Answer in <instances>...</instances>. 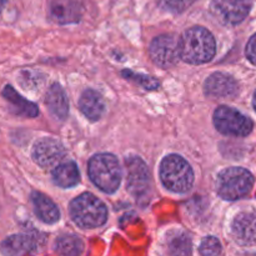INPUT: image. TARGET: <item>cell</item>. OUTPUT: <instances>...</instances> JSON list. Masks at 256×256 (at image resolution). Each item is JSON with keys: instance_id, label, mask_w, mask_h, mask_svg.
Returning <instances> with one entry per match:
<instances>
[{"instance_id": "6da1fadb", "label": "cell", "mask_w": 256, "mask_h": 256, "mask_svg": "<svg viewBox=\"0 0 256 256\" xmlns=\"http://www.w3.org/2000/svg\"><path fill=\"white\" fill-rule=\"evenodd\" d=\"M215 49L214 36L204 28H192L179 40L180 58L190 64L210 62L215 55Z\"/></svg>"}, {"instance_id": "7a4b0ae2", "label": "cell", "mask_w": 256, "mask_h": 256, "mask_svg": "<svg viewBox=\"0 0 256 256\" xmlns=\"http://www.w3.org/2000/svg\"><path fill=\"white\" fill-rule=\"evenodd\" d=\"M88 172L92 182L105 192H114L122 182V169L112 154H96L89 160Z\"/></svg>"}, {"instance_id": "3957f363", "label": "cell", "mask_w": 256, "mask_h": 256, "mask_svg": "<svg viewBox=\"0 0 256 256\" xmlns=\"http://www.w3.org/2000/svg\"><path fill=\"white\" fill-rule=\"evenodd\" d=\"M160 178L166 189L172 192H186L194 182V172L184 158L169 155L160 166Z\"/></svg>"}, {"instance_id": "277c9868", "label": "cell", "mask_w": 256, "mask_h": 256, "mask_svg": "<svg viewBox=\"0 0 256 256\" xmlns=\"http://www.w3.org/2000/svg\"><path fill=\"white\" fill-rule=\"evenodd\" d=\"M72 220L84 229L102 226L108 219V210L104 202L92 194H82L70 205Z\"/></svg>"}, {"instance_id": "5b68a950", "label": "cell", "mask_w": 256, "mask_h": 256, "mask_svg": "<svg viewBox=\"0 0 256 256\" xmlns=\"http://www.w3.org/2000/svg\"><path fill=\"white\" fill-rule=\"evenodd\" d=\"M254 184V178L242 168H230L220 172L216 190L225 200H238L249 194Z\"/></svg>"}, {"instance_id": "8992f818", "label": "cell", "mask_w": 256, "mask_h": 256, "mask_svg": "<svg viewBox=\"0 0 256 256\" xmlns=\"http://www.w3.org/2000/svg\"><path fill=\"white\" fill-rule=\"evenodd\" d=\"M214 124L220 132L232 136H246L252 130V120L229 106H220L216 109Z\"/></svg>"}, {"instance_id": "52a82bcc", "label": "cell", "mask_w": 256, "mask_h": 256, "mask_svg": "<svg viewBox=\"0 0 256 256\" xmlns=\"http://www.w3.org/2000/svg\"><path fill=\"white\" fill-rule=\"evenodd\" d=\"M150 56L152 62L162 68H172L179 60V42L172 35H160L150 45Z\"/></svg>"}, {"instance_id": "ba28073f", "label": "cell", "mask_w": 256, "mask_h": 256, "mask_svg": "<svg viewBox=\"0 0 256 256\" xmlns=\"http://www.w3.org/2000/svg\"><path fill=\"white\" fill-rule=\"evenodd\" d=\"M252 0H212V10L225 24H239L249 14Z\"/></svg>"}, {"instance_id": "9c48e42d", "label": "cell", "mask_w": 256, "mask_h": 256, "mask_svg": "<svg viewBox=\"0 0 256 256\" xmlns=\"http://www.w3.org/2000/svg\"><path fill=\"white\" fill-rule=\"evenodd\" d=\"M32 158L42 169H55L65 158V149L62 142L55 139H42L34 145Z\"/></svg>"}, {"instance_id": "30bf717a", "label": "cell", "mask_w": 256, "mask_h": 256, "mask_svg": "<svg viewBox=\"0 0 256 256\" xmlns=\"http://www.w3.org/2000/svg\"><path fill=\"white\" fill-rule=\"evenodd\" d=\"M128 188L135 198L145 196L149 189V172L140 158L132 156L126 160Z\"/></svg>"}, {"instance_id": "8fae6325", "label": "cell", "mask_w": 256, "mask_h": 256, "mask_svg": "<svg viewBox=\"0 0 256 256\" xmlns=\"http://www.w3.org/2000/svg\"><path fill=\"white\" fill-rule=\"evenodd\" d=\"M232 236L242 246L256 245V212H245L238 215L232 222Z\"/></svg>"}, {"instance_id": "7c38bea8", "label": "cell", "mask_w": 256, "mask_h": 256, "mask_svg": "<svg viewBox=\"0 0 256 256\" xmlns=\"http://www.w3.org/2000/svg\"><path fill=\"white\" fill-rule=\"evenodd\" d=\"M82 14V6L78 0H50L49 16L58 24L78 22Z\"/></svg>"}, {"instance_id": "4fadbf2b", "label": "cell", "mask_w": 256, "mask_h": 256, "mask_svg": "<svg viewBox=\"0 0 256 256\" xmlns=\"http://www.w3.org/2000/svg\"><path fill=\"white\" fill-rule=\"evenodd\" d=\"M239 92L235 79L224 72H215L205 82V92L214 98H234Z\"/></svg>"}, {"instance_id": "5bb4252c", "label": "cell", "mask_w": 256, "mask_h": 256, "mask_svg": "<svg viewBox=\"0 0 256 256\" xmlns=\"http://www.w3.org/2000/svg\"><path fill=\"white\" fill-rule=\"evenodd\" d=\"M36 238L30 234L12 235L2 244V252L5 255H26L36 250Z\"/></svg>"}, {"instance_id": "9a60e30c", "label": "cell", "mask_w": 256, "mask_h": 256, "mask_svg": "<svg viewBox=\"0 0 256 256\" xmlns=\"http://www.w3.org/2000/svg\"><path fill=\"white\" fill-rule=\"evenodd\" d=\"M45 102L49 112L54 115L56 119L64 120L69 112V102H68L66 95L62 88L59 84H52L49 88L45 98Z\"/></svg>"}, {"instance_id": "2e32d148", "label": "cell", "mask_w": 256, "mask_h": 256, "mask_svg": "<svg viewBox=\"0 0 256 256\" xmlns=\"http://www.w3.org/2000/svg\"><path fill=\"white\" fill-rule=\"evenodd\" d=\"M79 106L82 114L92 122L99 120L105 112L104 99L94 90H86L82 92L79 100Z\"/></svg>"}, {"instance_id": "e0dca14e", "label": "cell", "mask_w": 256, "mask_h": 256, "mask_svg": "<svg viewBox=\"0 0 256 256\" xmlns=\"http://www.w3.org/2000/svg\"><path fill=\"white\" fill-rule=\"evenodd\" d=\"M32 204H34L35 212L42 222L46 224H54L59 220L60 212L55 202L42 192H32Z\"/></svg>"}, {"instance_id": "ac0fdd59", "label": "cell", "mask_w": 256, "mask_h": 256, "mask_svg": "<svg viewBox=\"0 0 256 256\" xmlns=\"http://www.w3.org/2000/svg\"><path fill=\"white\" fill-rule=\"evenodd\" d=\"M5 99L12 105V109L16 114L22 115V116L26 118H35L39 114V109H38L36 105L34 102H29V100L24 99L22 96H20L12 86H5L4 92H2Z\"/></svg>"}, {"instance_id": "d6986e66", "label": "cell", "mask_w": 256, "mask_h": 256, "mask_svg": "<svg viewBox=\"0 0 256 256\" xmlns=\"http://www.w3.org/2000/svg\"><path fill=\"white\" fill-rule=\"evenodd\" d=\"M55 184L62 188H72L79 182V169L74 162H60L52 172Z\"/></svg>"}, {"instance_id": "ffe728a7", "label": "cell", "mask_w": 256, "mask_h": 256, "mask_svg": "<svg viewBox=\"0 0 256 256\" xmlns=\"http://www.w3.org/2000/svg\"><path fill=\"white\" fill-rule=\"evenodd\" d=\"M55 250L62 255H79L84 250V244L75 235H62L55 242Z\"/></svg>"}, {"instance_id": "44dd1931", "label": "cell", "mask_w": 256, "mask_h": 256, "mask_svg": "<svg viewBox=\"0 0 256 256\" xmlns=\"http://www.w3.org/2000/svg\"><path fill=\"white\" fill-rule=\"evenodd\" d=\"M170 252L175 255H188L192 252V242L185 234L176 235L170 242Z\"/></svg>"}, {"instance_id": "7402d4cb", "label": "cell", "mask_w": 256, "mask_h": 256, "mask_svg": "<svg viewBox=\"0 0 256 256\" xmlns=\"http://www.w3.org/2000/svg\"><path fill=\"white\" fill-rule=\"evenodd\" d=\"M222 252V244L214 236L205 238L200 245V254L202 255H219Z\"/></svg>"}, {"instance_id": "603a6c76", "label": "cell", "mask_w": 256, "mask_h": 256, "mask_svg": "<svg viewBox=\"0 0 256 256\" xmlns=\"http://www.w3.org/2000/svg\"><path fill=\"white\" fill-rule=\"evenodd\" d=\"M122 75H125V78L128 79L135 80L136 82H139L142 86L146 88V89H156L159 86V82H156L152 78L146 76V75H140V74H135V72H130V70H124L122 72Z\"/></svg>"}, {"instance_id": "cb8c5ba5", "label": "cell", "mask_w": 256, "mask_h": 256, "mask_svg": "<svg viewBox=\"0 0 256 256\" xmlns=\"http://www.w3.org/2000/svg\"><path fill=\"white\" fill-rule=\"evenodd\" d=\"M195 0H159L160 4L166 9L172 10V12H182L186 9L189 5H192Z\"/></svg>"}, {"instance_id": "d4e9b609", "label": "cell", "mask_w": 256, "mask_h": 256, "mask_svg": "<svg viewBox=\"0 0 256 256\" xmlns=\"http://www.w3.org/2000/svg\"><path fill=\"white\" fill-rule=\"evenodd\" d=\"M246 56L252 64L256 65V34L249 40L246 45Z\"/></svg>"}, {"instance_id": "484cf974", "label": "cell", "mask_w": 256, "mask_h": 256, "mask_svg": "<svg viewBox=\"0 0 256 256\" xmlns=\"http://www.w3.org/2000/svg\"><path fill=\"white\" fill-rule=\"evenodd\" d=\"M6 2H8V0H0V12H2V8L5 6V4H6Z\"/></svg>"}, {"instance_id": "4316f807", "label": "cell", "mask_w": 256, "mask_h": 256, "mask_svg": "<svg viewBox=\"0 0 256 256\" xmlns=\"http://www.w3.org/2000/svg\"><path fill=\"white\" fill-rule=\"evenodd\" d=\"M254 108H255V110H256V92H255V96H254Z\"/></svg>"}]
</instances>
